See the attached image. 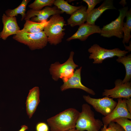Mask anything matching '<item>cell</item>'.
<instances>
[{"label": "cell", "mask_w": 131, "mask_h": 131, "mask_svg": "<svg viewBox=\"0 0 131 131\" xmlns=\"http://www.w3.org/2000/svg\"><path fill=\"white\" fill-rule=\"evenodd\" d=\"M85 101L92 106L98 112L105 116L110 114L116 106L117 102L112 98L105 97L101 98H94L89 95H84Z\"/></svg>", "instance_id": "8"}, {"label": "cell", "mask_w": 131, "mask_h": 131, "mask_svg": "<svg viewBox=\"0 0 131 131\" xmlns=\"http://www.w3.org/2000/svg\"><path fill=\"white\" fill-rule=\"evenodd\" d=\"M117 100V104L112 111L102 117V121L103 125L107 127L114 120L120 118L125 117L131 119V114L127 109L125 98H118Z\"/></svg>", "instance_id": "10"}, {"label": "cell", "mask_w": 131, "mask_h": 131, "mask_svg": "<svg viewBox=\"0 0 131 131\" xmlns=\"http://www.w3.org/2000/svg\"><path fill=\"white\" fill-rule=\"evenodd\" d=\"M65 21L60 14L52 16L48 21L44 31L50 44L56 45L60 43L65 34L64 27Z\"/></svg>", "instance_id": "3"}, {"label": "cell", "mask_w": 131, "mask_h": 131, "mask_svg": "<svg viewBox=\"0 0 131 131\" xmlns=\"http://www.w3.org/2000/svg\"></svg>", "instance_id": "35"}, {"label": "cell", "mask_w": 131, "mask_h": 131, "mask_svg": "<svg viewBox=\"0 0 131 131\" xmlns=\"http://www.w3.org/2000/svg\"><path fill=\"white\" fill-rule=\"evenodd\" d=\"M63 13L60 9L55 6L53 7H46L44 8L39 10H35L30 9L27 11L24 19L29 20L32 18L31 21L40 22L47 20L51 16Z\"/></svg>", "instance_id": "11"}, {"label": "cell", "mask_w": 131, "mask_h": 131, "mask_svg": "<svg viewBox=\"0 0 131 131\" xmlns=\"http://www.w3.org/2000/svg\"><path fill=\"white\" fill-rule=\"evenodd\" d=\"M112 122L116 123L125 131H131V121L128 118H120L114 120Z\"/></svg>", "instance_id": "24"}, {"label": "cell", "mask_w": 131, "mask_h": 131, "mask_svg": "<svg viewBox=\"0 0 131 131\" xmlns=\"http://www.w3.org/2000/svg\"><path fill=\"white\" fill-rule=\"evenodd\" d=\"M122 81L120 79H116L115 82V87L110 89H105L102 93V96L113 99L130 98L131 97V82L123 83Z\"/></svg>", "instance_id": "9"}, {"label": "cell", "mask_w": 131, "mask_h": 131, "mask_svg": "<svg viewBox=\"0 0 131 131\" xmlns=\"http://www.w3.org/2000/svg\"><path fill=\"white\" fill-rule=\"evenodd\" d=\"M126 16V21L125 22H124L123 26V38L122 42L124 44L128 43L131 37L130 33L131 31V8L127 11Z\"/></svg>", "instance_id": "22"}, {"label": "cell", "mask_w": 131, "mask_h": 131, "mask_svg": "<svg viewBox=\"0 0 131 131\" xmlns=\"http://www.w3.org/2000/svg\"><path fill=\"white\" fill-rule=\"evenodd\" d=\"M113 0H105L97 8H94L87 14L86 23L92 25H95L96 20L105 11L108 9H115Z\"/></svg>", "instance_id": "16"}, {"label": "cell", "mask_w": 131, "mask_h": 131, "mask_svg": "<svg viewBox=\"0 0 131 131\" xmlns=\"http://www.w3.org/2000/svg\"><path fill=\"white\" fill-rule=\"evenodd\" d=\"M101 31V28L99 26L84 23L80 26L76 32L66 40L70 41L77 39L82 41H85L91 34L95 33L100 34Z\"/></svg>", "instance_id": "14"}, {"label": "cell", "mask_w": 131, "mask_h": 131, "mask_svg": "<svg viewBox=\"0 0 131 131\" xmlns=\"http://www.w3.org/2000/svg\"><path fill=\"white\" fill-rule=\"evenodd\" d=\"M40 96L38 87H34L30 90L26 102V113L30 118L35 112L40 102Z\"/></svg>", "instance_id": "15"}, {"label": "cell", "mask_w": 131, "mask_h": 131, "mask_svg": "<svg viewBox=\"0 0 131 131\" xmlns=\"http://www.w3.org/2000/svg\"><path fill=\"white\" fill-rule=\"evenodd\" d=\"M107 127L103 125V127L101 129L100 131H107Z\"/></svg>", "instance_id": "33"}, {"label": "cell", "mask_w": 131, "mask_h": 131, "mask_svg": "<svg viewBox=\"0 0 131 131\" xmlns=\"http://www.w3.org/2000/svg\"><path fill=\"white\" fill-rule=\"evenodd\" d=\"M88 51L90 53L89 58L93 59V63L94 64H101L104 60L108 58L115 56L118 57L123 56L128 52V51L122 50L118 48L113 49H106L96 44L91 46Z\"/></svg>", "instance_id": "7"}, {"label": "cell", "mask_w": 131, "mask_h": 131, "mask_svg": "<svg viewBox=\"0 0 131 131\" xmlns=\"http://www.w3.org/2000/svg\"><path fill=\"white\" fill-rule=\"evenodd\" d=\"M74 52L71 51L69 58L62 64L57 62L51 65L49 71L54 81H57L60 78L64 82H65L73 75L74 69L78 66L74 61Z\"/></svg>", "instance_id": "4"}, {"label": "cell", "mask_w": 131, "mask_h": 131, "mask_svg": "<svg viewBox=\"0 0 131 131\" xmlns=\"http://www.w3.org/2000/svg\"><path fill=\"white\" fill-rule=\"evenodd\" d=\"M30 0H23L17 8L13 9H8L5 12L6 15L9 17L16 16L18 14L21 15V20L23 21L26 16L25 11L26 6Z\"/></svg>", "instance_id": "19"}, {"label": "cell", "mask_w": 131, "mask_h": 131, "mask_svg": "<svg viewBox=\"0 0 131 131\" xmlns=\"http://www.w3.org/2000/svg\"><path fill=\"white\" fill-rule=\"evenodd\" d=\"M103 126L102 121L95 117L94 113L90 106L86 103L83 104L75 128L79 131H99Z\"/></svg>", "instance_id": "2"}, {"label": "cell", "mask_w": 131, "mask_h": 131, "mask_svg": "<svg viewBox=\"0 0 131 131\" xmlns=\"http://www.w3.org/2000/svg\"><path fill=\"white\" fill-rule=\"evenodd\" d=\"M2 17L3 27L0 33V38L6 40L10 36L16 34L20 30L15 16H8L4 14Z\"/></svg>", "instance_id": "13"}, {"label": "cell", "mask_w": 131, "mask_h": 131, "mask_svg": "<svg viewBox=\"0 0 131 131\" xmlns=\"http://www.w3.org/2000/svg\"><path fill=\"white\" fill-rule=\"evenodd\" d=\"M28 129V127L25 125H22L21 127V129L18 131H26Z\"/></svg>", "instance_id": "30"}, {"label": "cell", "mask_w": 131, "mask_h": 131, "mask_svg": "<svg viewBox=\"0 0 131 131\" xmlns=\"http://www.w3.org/2000/svg\"><path fill=\"white\" fill-rule=\"evenodd\" d=\"M107 131H116L114 127L110 123L107 127Z\"/></svg>", "instance_id": "29"}, {"label": "cell", "mask_w": 131, "mask_h": 131, "mask_svg": "<svg viewBox=\"0 0 131 131\" xmlns=\"http://www.w3.org/2000/svg\"><path fill=\"white\" fill-rule=\"evenodd\" d=\"M54 1V0H35L28 7L33 10H41L44 7L51 6L53 4Z\"/></svg>", "instance_id": "23"}, {"label": "cell", "mask_w": 131, "mask_h": 131, "mask_svg": "<svg viewBox=\"0 0 131 131\" xmlns=\"http://www.w3.org/2000/svg\"><path fill=\"white\" fill-rule=\"evenodd\" d=\"M36 131H49V127L45 123L40 122L37 124L36 127Z\"/></svg>", "instance_id": "26"}, {"label": "cell", "mask_w": 131, "mask_h": 131, "mask_svg": "<svg viewBox=\"0 0 131 131\" xmlns=\"http://www.w3.org/2000/svg\"><path fill=\"white\" fill-rule=\"evenodd\" d=\"M86 6H82L80 9L73 13L67 20V24L71 27L79 26L86 21L87 14Z\"/></svg>", "instance_id": "17"}, {"label": "cell", "mask_w": 131, "mask_h": 131, "mask_svg": "<svg viewBox=\"0 0 131 131\" xmlns=\"http://www.w3.org/2000/svg\"><path fill=\"white\" fill-rule=\"evenodd\" d=\"M47 22V20L37 22L30 20H25L23 28L20 31L29 33H38L43 31Z\"/></svg>", "instance_id": "18"}, {"label": "cell", "mask_w": 131, "mask_h": 131, "mask_svg": "<svg viewBox=\"0 0 131 131\" xmlns=\"http://www.w3.org/2000/svg\"><path fill=\"white\" fill-rule=\"evenodd\" d=\"M119 4L122 6L123 7H124V6L126 4L127 2H126V0H122L119 2Z\"/></svg>", "instance_id": "32"}, {"label": "cell", "mask_w": 131, "mask_h": 131, "mask_svg": "<svg viewBox=\"0 0 131 131\" xmlns=\"http://www.w3.org/2000/svg\"><path fill=\"white\" fill-rule=\"evenodd\" d=\"M13 38L27 45L32 50L42 49L46 46L48 42V37L43 31L37 33H31L20 30Z\"/></svg>", "instance_id": "5"}, {"label": "cell", "mask_w": 131, "mask_h": 131, "mask_svg": "<svg viewBox=\"0 0 131 131\" xmlns=\"http://www.w3.org/2000/svg\"><path fill=\"white\" fill-rule=\"evenodd\" d=\"M124 46L126 50H128V52H130L131 50V41L129 42V46H126L125 44H124Z\"/></svg>", "instance_id": "31"}, {"label": "cell", "mask_w": 131, "mask_h": 131, "mask_svg": "<svg viewBox=\"0 0 131 131\" xmlns=\"http://www.w3.org/2000/svg\"><path fill=\"white\" fill-rule=\"evenodd\" d=\"M128 9V7L119 9V14L117 18L101 29V36L108 38L115 36L120 39L123 38V21Z\"/></svg>", "instance_id": "6"}, {"label": "cell", "mask_w": 131, "mask_h": 131, "mask_svg": "<svg viewBox=\"0 0 131 131\" xmlns=\"http://www.w3.org/2000/svg\"><path fill=\"white\" fill-rule=\"evenodd\" d=\"M66 131H79L77 130L75 128H72Z\"/></svg>", "instance_id": "34"}, {"label": "cell", "mask_w": 131, "mask_h": 131, "mask_svg": "<svg viewBox=\"0 0 131 131\" xmlns=\"http://www.w3.org/2000/svg\"><path fill=\"white\" fill-rule=\"evenodd\" d=\"M125 100L127 109L129 113L131 114V98H125Z\"/></svg>", "instance_id": "27"}, {"label": "cell", "mask_w": 131, "mask_h": 131, "mask_svg": "<svg viewBox=\"0 0 131 131\" xmlns=\"http://www.w3.org/2000/svg\"><path fill=\"white\" fill-rule=\"evenodd\" d=\"M53 4L64 13L71 15L75 11L81 8L82 5L75 6L69 4L64 0H54Z\"/></svg>", "instance_id": "21"}, {"label": "cell", "mask_w": 131, "mask_h": 131, "mask_svg": "<svg viewBox=\"0 0 131 131\" xmlns=\"http://www.w3.org/2000/svg\"><path fill=\"white\" fill-rule=\"evenodd\" d=\"M111 123L115 129L116 131H125L119 124L115 122H112Z\"/></svg>", "instance_id": "28"}, {"label": "cell", "mask_w": 131, "mask_h": 131, "mask_svg": "<svg viewBox=\"0 0 131 131\" xmlns=\"http://www.w3.org/2000/svg\"><path fill=\"white\" fill-rule=\"evenodd\" d=\"M116 61L121 63L124 65L126 70V74L122 80L124 83L130 82L131 79V54L118 57Z\"/></svg>", "instance_id": "20"}, {"label": "cell", "mask_w": 131, "mask_h": 131, "mask_svg": "<svg viewBox=\"0 0 131 131\" xmlns=\"http://www.w3.org/2000/svg\"><path fill=\"white\" fill-rule=\"evenodd\" d=\"M87 4L88 7L87 9V14L90 13L94 9L95 6L99 3L101 1V0H83Z\"/></svg>", "instance_id": "25"}, {"label": "cell", "mask_w": 131, "mask_h": 131, "mask_svg": "<svg viewBox=\"0 0 131 131\" xmlns=\"http://www.w3.org/2000/svg\"><path fill=\"white\" fill-rule=\"evenodd\" d=\"M80 112L73 108L67 109L47 120L51 131H66L75 128Z\"/></svg>", "instance_id": "1"}, {"label": "cell", "mask_w": 131, "mask_h": 131, "mask_svg": "<svg viewBox=\"0 0 131 131\" xmlns=\"http://www.w3.org/2000/svg\"><path fill=\"white\" fill-rule=\"evenodd\" d=\"M82 68L81 67L76 70L72 76L66 82H64L60 87L61 91L71 88L79 89L92 95H95V93L92 90L86 87L81 82V72Z\"/></svg>", "instance_id": "12"}]
</instances>
